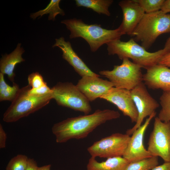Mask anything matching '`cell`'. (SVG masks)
I'll return each mask as SVG.
<instances>
[{
    "label": "cell",
    "mask_w": 170,
    "mask_h": 170,
    "mask_svg": "<svg viewBox=\"0 0 170 170\" xmlns=\"http://www.w3.org/2000/svg\"><path fill=\"white\" fill-rule=\"evenodd\" d=\"M120 116L117 111L98 109L91 114L68 118L56 123L52 126V131L57 143H65L71 139H83L98 126Z\"/></svg>",
    "instance_id": "1"
},
{
    "label": "cell",
    "mask_w": 170,
    "mask_h": 170,
    "mask_svg": "<svg viewBox=\"0 0 170 170\" xmlns=\"http://www.w3.org/2000/svg\"><path fill=\"white\" fill-rule=\"evenodd\" d=\"M61 22L70 31L71 39L82 38L88 43L92 52H96L104 44L120 39L123 35L118 28L108 30L100 25L86 24L82 20L75 18L65 20Z\"/></svg>",
    "instance_id": "2"
},
{
    "label": "cell",
    "mask_w": 170,
    "mask_h": 170,
    "mask_svg": "<svg viewBox=\"0 0 170 170\" xmlns=\"http://www.w3.org/2000/svg\"><path fill=\"white\" fill-rule=\"evenodd\" d=\"M108 54L116 55L122 60L130 59L133 62L146 70L158 64L161 58L167 52L164 48L150 52L138 44L133 38L127 42L118 39L106 44Z\"/></svg>",
    "instance_id": "3"
},
{
    "label": "cell",
    "mask_w": 170,
    "mask_h": 170,
    "mask_svg": "<svg viewBox=\"0 0 170 170\" xmlns=\"http://www.w3.org/2000/svg\"><path fill=\"white\" fill-rule=\"evenodd\" d=\"M170 32V14L161 10L145 13L131 36L135 41L141 42V46L149 48L160 35Z\"/></svg>",
    "instance_id": "4"
},
{
    "label": "cell",
    "mask_w": 170,
    "mask_h": 170,
    "mask_svg": "<svg viewBox=\"0 0 170 170\" xmlns=\"http://www.w3.org/2000/svg\"><path fill=\"white\" fill-rule=\"evenodd\" d=\"M28 85L20 89L17 95L3 115V121L14 122L48 105L53 99L52 93L43 96L29 95Z\"/></svg>",
    "instance_id": "5"
},
{
    "label": "cell",
    "mask_w": 170,
    "mask_h": 170,
    "mask_svg": "<svg viewBox=\"0 0 170 170\" xmlns=\"http://www.w3.org/2000/svg\"><path fill=\"white\" fill-rule=\"evenodd\" d=\"M141 68L129 59L124 58L121 65H115L112 70L101 71L99 73L107 78L114 87L131 91L143 82Z\"/></svg>",
    "instance_id": "6"
},
{
    "label": "cell",
    "mask_w": 170,
    "mask_h": 170,
    "mask_svg": "<svg viewBox=\"0 0 170 170\" xmlns=\"http://www.w3.org/2000/svg\"><path fill=\"white\" fill-rule=\"evenodd\" d=\"M53 99L59 105L88 114L91 107L88 100L76 85L71 82H58L51 88Z\"/></svg>",
    "instance_id": "7"
},
{
    "label": "cell",
    "mask_w": 170,
    "mask_h": 170,
    "mask_svg": "<svg viewBox=\"0 0 170 170\" xmlns=\"http://www.w3.org/2000/svg\"><path fill=\"white\" fill-rule=\"evenodd\" d=\"M130 138L126 133H114L94 142L87 151L91 156L95 158L123 156Z\"/></svg>",
    "instance_id": "8"
},
{
    "label": "cell",
    "mask_w": 170,
    "mask_h": 170,
    "mask_svg": "<svg viewBox=\"0 0 170 170\" xmlns=\"http://www.w3.org/2000/svg\"><path fill=\"white\" fill-rule=\"evenodd\" d=\"M147 150L152 156H159L164 162H170V122L155 117Z\"/></svg>",
    "instance_id": "9"
},
{
    "label": "cell",
    "mask_w": 170,
    "mask_h": 170,
    "mask_svg": "<svg viewBox=\"0 0 170 170\" xmlns=\"http://www.w3.org/2000/svg\"><path fill=\"white\" fill-rule=\"evenodd\" d=\"M131 93L137 110L138 117L133 127L126 132V133L130 136L142 125L145 118L155 112L159 106L157 101L148 92L143 82L131 90Z\"/></svg>",
    "instance_id": "10"
},
{
    "label": "cell",
    "mask_w": 170,
    "mask_h": 170,
    "mask_svg": "<svg viewBox=\"0 0 170 170\" xmlns=\"http://www.w3.org/2000/svg\"><path fill=\"white\" fill-rule=\"evenodd\" d=\"M156 115L155 112L147 118L144 124L137 129L133 133L123 156L129 163L134 162L151 156L144 144L145 132L150 122Z\"/></svg>",
    "instance_id": "11"
},
{
    "label": "cell",
    "mask_w": 170,
    "mask_h": 170,
    "mask_svg": "<svg viewBox=\"0 0 170 170\" xmlns=\"http://www.w3.org/2000/svg\"><path fill=\"white\" fill-rule=\"evenodd\" d=\"M100 99L115 105L123 115L128 117L132 122H136L138 113L131 91L113 87Z\"/></svg>",
    "instance_id": "12"
},
{
    "label": "cell",
    "mask_w": 170,
    "mask_h": 170,
    "mask_svg": "<svg viewBox=\"0 0 170 170\" xmlns=\"http://www.w3.org/2000/svg\"><path fill=\"white\" fill-rule=\"evenodd\" d=\"M119 5L123 13V20L118 27L122 35L131 36L145 12L136 0H123Z\"/></svg>",
    "instance_id": "13"
},
{
    "label": "cell",
    "mask_w": 170,
    "mask_h": 170,
    "mask_svg": "<svg viewBox=\"0 0 170 170\" xmlns=\"http://www.w3.org/2000/svg\"><path fill=\"white\" fill-rule=\"evenodd\" d=\"M99 77L87 76L82 77L76 85L89 102L93 101L98 98H100L114 87L110 81Z\"/></svg>",
    "instance_id": "14"
},
{
    "label": "cell",
    "mask_w": 170,
    "mask_h": 170,
    "mask_svg": "<svg viewBox=\"0 0 170 170\" xmlns=\"http://www.w3.org/2000/svg\"><path fill=\"white\" fill-rule=\"evenodd\" d=\"M58 47L62 50V58L74 68L82 77L87 76H100L93 71L80 58L72 48L69 41H66L64 37L55 39L53 47Z\"/></svg>",
    "instance_id": "15"
},
{
    "label": "cell",
    "mask_w": 170,
    "mask_h": 170,
    "mask_svg": "<svg viewBox=\"0 0 170 170\" xmlns=\"http://www.w3.org/2000/svg\"><path fill=\"white\" fill-rule=\"evenodd\" d=\"M143 82L149 88L170 92V69L157 64L147 70Z\"/></svg>",
    "instance_id": "16"
},
{
    "label": "cell",
    "mask_w": 170,
    "mask_h": 170,
    "mask_svg": "<svg viewBox=\"0 0 170 170\" xmlns=\"http://www.w3.org/2000/svg\"><path fill=\"white\" fill-rule=\"evenodd\" d=\"M21 45V43H18L15 49L11 53L2 55L0 60V72L7 75L9 80L13 83L14 82L15 76L14 72L15 65L25 61L22 56L25 50Z\"/></svg>",
    "instance_id": "17"
},
{
    "label": "cell",
    "mask_w": 170,
    "mask_h": 170,
    "mask_svg": "<svg viewBox=\"0 0 170 170\" xmlns=\"http://www.w3.org/2000/svg\"><path fill=\"white\" fill-rule=\"evenodd\" d=\"M129 162L122 156L107 158L99 162L96 158L91 156L87 165V170H126Z\"/></svg>",
    "instance_id": "18"
},
{
    "label": "cell",
    "mask_w": 170,
    "mask_h": 170,
    "mask_svg": "<svg viewBox=\"0 0 170 170\" xmlns=\"http://www.w3.org/2000/svg\"><path fill=\"white\" fill-rule=\"evenodd\" d=\"M78 7H83L92 9L99 14L110 16L109 7L113 2L112 0H76Z\"/></svg>",
    "instance_id": "19"
},
{
    "label": "cell",
    "mask_w": 170,
    "mask_h": 170,
    "mask_svg": "<svg viewBox=\"0 0 170 170\" xmlns=\"http://www.w3.org/2000/svg\"><path fill=\"white\" fill-rule=\"evenodd\" d=\"M20 88L16 83H13L10 86L5 81L4 75L0 72V101H9L12 102L17 95Z\"/></svg>",
    "instance_id": "20"
},
{
    "label": "cell",
    "mask_w": 170,
    "mask_h": 170,
    "mask_svg": "<svg viewBox=\"0 0 170 170\" xmlns=\"http://www.w3.org/2000/svg\"><path fill=\"white\" fill-rule=\"evenodd\" d=\"M60 2V0H51L50 3L45 8L31 14L30 16V17L33 20H35L39 16L41 17L44 14H48V20L54 21L57 15H64L65 13L64 11L59 6Z\"/></svg>",
    "instance_id": "21"
},
{
    "label": "cell",
    "mask_w": 170,
    "mask_h": 170,
    "mask_svg": "<svg viewBox=\"0 0 170 170\" xmlns=\"http://www.w3.org/2000/svg\"><path fill=\"white\" fill-rule=\"evenodd\" d=\"M158 164V157L152 156L141 160L129 163L126 170H150Z\"/></svg>",
    "instance_id": "22"
},
{
    "label": "cell",
    "mask_w": 170,
    "mask_h": 170,
    "mask_svg": "<svg viewBox=\"0 0 170 170\" xmlns=\"http://www.w3.org/2000/svg\"><path fill=\"white\" fill-rule=\"evenodd\" d=\"M160 101L162 108L157 117L162 121L170 122V92H163Z\"/></svg>",
    "instance_id": "23"
},
{
    "label": "cell",
    "mask_w": 170,
    "mask_h": 170,
    "mask_svg": "<svg viewBox=\"0 0 170 170\" xmlns=\"http://www.w3.org/2000/svg\"><path fill=\"white\" fill-rule=\"evenodd\" d=\"M28 159L25 155H18L9 161L6 167V170H25Z\"/></svg>",
    "instance_id": "24"
},
{
    "label": "cell",
    "mask_w": 170,
    "mask_h": 170,
    "mask_svg": "<svg viewBox=\"0 0 170 170\" xmlns=\"http://www.w3.org/2000/svg\"><path fill=\"white\" fill-rule=\"evenodd\" d=\"M146 13L160 10L164 0H136Z\"/></svg>",
    "instance_id": "25"
},
{
    "label": "cell",
    "mask_w": 170,
    "mask_h": 170,
    "mask_svg": "<svg viewBox=\"0 0 170 170\" xmlns=\"http://www.w3.org/2000/svg\"><path fill=\"white\" fill-rule=\"evenodd\" d=\"M28 81V85L32 88H37L47 84L42 75L37 72L29 74Z\"/></svg>",
    "instance_id": "26"
},
{
    "label": "cell",
    "mask_w": 170,
    "mask_h": 170,
    "mask_svg": "<svg viewBox=\"0 0 170 170\" xmlns=\"http://www.w3.org/2000/svg\"><path fill=\"white\" fill-rule=\"evenodd\" d=\"M52 93L51 88L48 87L47 84L37 88H31L28 91V94L31 95L43 96Z\"/></svg>",
    "instance_id": "27"
},
{
    "label": "cell",
    "mask_w": 170,
    "mask_h": 170,
    "mask_svg": "<svg viewBox=\"0 0 170 170\" xmlns=\"http://www.w3.org/2000/svg\"><path fill=\"white\" fill-rule=\"evenodd\" d=\"M7 139V134L3 129L2 125L0 124V148H4L6 147Z\"/></svg>",
    "instance_id": "28"
},
{
    "label": "cell",
    "mask_w": 170,
    "mask_h": 170,
    "mask_svg": "<svg viewBox=\"0 0 170 170\" xmlns=\"http://www.w3.org/2000/svg\"><path fill=\"white\" fill-rule=\"evenodd\" d=\"M158 64L170 67V52L164 54L160 60Z\"/></svg>",
    "instance_id": "29"
},
{
    "label": "cell",
    "mask_w": 170,
    "mask_h": 170,
    "mask_svg": "<svg viewBox=\"0 0 170 170\" xmlns=\"http://www.w3.org/2000/svg\"><path fill=\"white\" fill-rule=\"evenodd\" d=\"M38 167L37 162L33 159L29 158L25 170H38Z\"/></svg>",
    "instance_id": "30"
},
{
    "label": "cell",
    "mask_w": 170,
    "mask_h": 170,
    "mask_svg": "<svg viewBox=\"0 0 170 170\" xmlns=\"http://www.w3.org/2000/svg\"><path fill=\"white\" fill-rule=\"evenodd\" d=\"M150 170H170V162H164L163 164L157 165Z\"/></svg>",
    "instance_id": "31"
},
{
    "label": "cell",
    "mask_w": 170,
    "mask_h": 170,
    "mask_svg": "<svg viewBox=\"0 0 170 170\" xmlns=\"http://www.w3.org/2000/svg\"><path fill=\"white\" fill-rule=\"evenodd\" d=\"M160 10L166 14L170 12V0H165Z\"/></svg>",
    "instance_id": "32"
},
{
    "label": "cell",
    "mask_w": 170,
    "mask_h": 170,
    "mask_svg": "<svg viewBox=\"0 0 170 170\" xmlns=\"http://www.w3.org/2000/svg\"><path fill=\"white\" fill-rule=\"evenodd\" d=\"M163 48L166 50L167 53L170 52V37L167 40Z\"/></svg>",
    "instance_id": "33"
},
{
    "label": "cell",
    "mask_w": 170,
    "mask_h": 170,
    "mask_svg": "<svg viewBox=\"0 0 170 170\" xmlns=\"http://www.w3.org/2000/svg\"><path fill=\"white\" fill-rule=\"evenodd\" d=\"M51 164H48L42 167H39L38 170H50Z\"/></svg>",
    "instance_id": "34"
}]
</instances>
